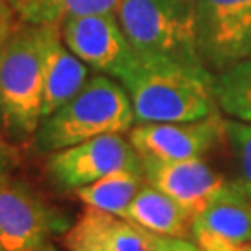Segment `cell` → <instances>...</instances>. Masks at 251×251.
Wrapping results in <instances>:
<instances>
[{"instance_id": "obj_1", "label": "cell", "mask_w": 251, "mask_h": 251, "mask_svg": "<svg viewBox=\"0 0 251 251\" xmlns=\"http://www.w3.org/2000/svg\"><path fill=\"white\" fill-rule=\"evenodd\" d=\"M119 82L132 102L136 125L198 121L220 112L214 75L206 65L136 54Z\"/></svg>"}, {"instance_id": "obj_2", "label": "cell", "mask_w": 251, "mask_h": 251, "mask_svg": "<svg viewBox=\"0 0 251 251\" xmlns=\"http://www.w3.org/2000/svg\"><path fill=\"white\" fill-rule=\"evenodd\" d=\"M134 125L132 102L121 82L97 73L71 100L41 119L34 145L50 154L95 136L123 134Z\"/></svg>"}, {"instance_id": "obj_3", "label": "cell", "mask_w": 251, "mask_h": 251, "mask_svg": "<svg viewBox=\"0 0 251 251\" xmlns=\"http://www.w3.org/2000/svg\"><path fill=\"white\" fill-rule=\"evenodd\" d=\"M43 119V26L21 23L0 47V130L34 138Z\"/></svg>"}, {"instance_id": "obj_4", "label": "cell", "mask_w": 251, "mask_h": 251, "mask_svg": "<svg viewBox=\"0 0 251 251\" xmlns=\"http://www.w3.org/2000/svg\"><path fill=\"white\" fill-rule=\"evenodd\" d=\"M116 15L136 54L205 65L198 45L196 0H119Z\"/></svg>"}, {"instance_id": "obj_5", "label": "cell", "mask_w": 251, "mask_h": 251, "mask_svg": "<svg viewBox=\"0 0 251 251\" xmlns=\"http://www.w3.org/2000/svg\"><path fill=\"white\" fill-rule=\"evenodd\" d=\"M199 54L220 73L251 58V0H196Z\"/></svg>"}, {"instance_id": "obj_6", "label": "cell", "mask_w": 251, "mask_h": 251, "mask_svg": "<svg viewBox=\"0 0 251 251\" xmlns=\"http://www.w3.org/2000/svg\"><path fill=\"white\" fill-rule=\"evenodd\" d=\"M65 222L25 182L0 180V251H41Z\"/></svg>"}, {"instance_id": "obj_7", "label": "cell", "mask_w": 251, "mask_h": 251, "mask_svg": "<svg viewBox=\"0 0 251 251\" xmlns=\"http://www.w3.org/2000/svg\"><path fill=\"white\" fill-rule=\"evenodd\" d=\"M142 168V158L123 134H102L50 152L49 177L63 190H78L110 173Z\"/></svg>"}, {"instance_id": "obj_8", "label": "cell", "mask_w": 251, "mask_h": 251, "mask_svg": "<svg viewBox=\"0 0 251 251\" xmlns=\"http://www.w3.org/2000/svg\"><path fill=\"white\" fill-rule=\"evenodd\" d=\"M60 32L69 50L91 71L108 75L117 82L136 58L116 11L69 17L60 25Z\"/></svg>"}, {"instance_id": "obj_9", "label": "cell", "mask_w": 251, "mask_h": 251, "mask_svg": "<svg viewBox=\"0 0 251 251\" xmlns=\"http://www.w3.org/2000/svg\"><path fill=\"white\" fill-rule=\"evenodd\" d=\"M128 140L140 158L188 160L203 158L225 140V119L220 112L198 121L140 123L128 130Z\"/></svg>"}, {"instance_id": "obj_10", "label": "cell", "mask_w": 251, "mask_h": 251, "mask_svg": "<svg viewBox=\"0 0 251 251\" xmlns=\"http://www.w3.org/2000/svg\"><path fill=\"white\" fill-rule=\"evenodd\" d=\"M145 180L166 196L175 199L190 214L196 216L229 184L203 158L154 160L142 158Z\"/></svg>"}, {"instance_id": "obj_11", "label": "cell", "mask_w": 251, "mask_h": 251, "mask_svg": "<svg viewBox=\"0 0 251 251\" xmlns=\"http://www.w3.org/2000/svg\"><path fill=\"white\" fill-rule=\"evenodd\" d=\"M156 234L88 206L63 236L67 251H156Z\"/></svg>"}, {"instance_id": "obj_12", "label": "cell", "mask_w": 251, "mask_h": 251, "mask_svg": "<svg viewBox=\"0 0 251 251\" xmlns=\"http://www.w3.org/2000/svg\"><path fill=\"white\" fill-rule=\"evenodd\" d=\"M43 26V117L71 100L90 80L91 69L65 45L58 25Z\"/></svg>"}, {"instance_id": "obj_13", "label": "cell", "mask_w": 251, "mask_h": 251, "mask_svg": "<svg viewBox=\"0 0 251 251\" xmlns=\"http://www.w3.org/2000/svg\"><path fill=\"white\" fill-rule=\"evenodd\" d=\"M192 236H214L229 242H251V199L231 182L194 218Z\"/></svg>"}, {"instance_id": "obj_14", "label": "cell", "mask_w": 251, "mask_h": 251, "mask_svg": "<svg viewBox=\"0 0 251 251\" xmlns=\"http://www.w3.org/2000/svg\"><path fill=\"white\" fill-rule=\"evenodd\" d=\"M121 218L156 236L171 238H188L194 227V216L147 180Z\"/></svg>"}, {"instance_id": "obj_15", "label": "cell", "mask_w": 251, "mask_h": 251, "mask_svg": "<svg viewBox=\"0 0 251 251\" xmlns=\"http://www.w3.org/2000/svg\"><path fill=\"white\" fill-rule=\"evenodd\" d=\"M144 166L134 170H121L110 173L102 179L91 182L88 186L75 190L76 198L86 206L97 208L108 214L123 216L132 199L144 186Z\"/></svg>"}, {"instance_id": "obj_16", "label": "cell", "mask_w": 251, "mask_h": 251, "mask_svg": "<svg viewBox=\"0 0 251 251\" xmlns=\"http://www.w3.org/2000/svg\"><path fill=\"white\" fill-rule=\"evenodd\" d=\"M15 17L28 25H62L65 19L116 11L119 0H9Z\"/></svg>"}, {"instance_id": "obj_17", "label": "cell", "mask_w": 251, "mask_h": 251, "mask_svg": "<svg viewBox=\"0 0 251 251\" xmlns=\"http://www.w3.org/2000/svg\"><path fill=\"white\" fill-rule=\"evenodd\" d=\"M214 95L224 114L251 123V58L216 73Z\"/></svg>"}, {"instance_id": "obj_18", "label": "cell", "mask_w": 251, "mask_h": 251, "mask_svg": "<svg viewBox=\"0 0 251 251\" xmlns=\"http://www.w3.org/2000/svg\"><path fill=\"white\" fill-rule=\"evenodd\" d=\"M225 140L236 156L240 173L238 184L251 199V123L225 119Z\"/></svg>"}, {"instance_id": "obj_19", "label": "cell", "mask_w": 251, "mask_h": 251, "mask_svg": "<svg viewBox=\"0 0 251 251\" xmlns=\"http://www.w3.org/2000/svg\"><path fill=\"white\" fill-rule=\"evenodd\" d=\"M194 240L205 251H251V242H229L214 236H198Z\"/></svg>"}, {"instance_id": "obj_20", "label": "cell", "mask_w": 251, "mask_h": 251, "mask_svg": "<svg viewBox=\"0 0 251 251\" xmlns=\"http://www.w3.org/2000/svg\"><path fill=\"white\" fill-rule=\"evenodd\" d=\"M156 251H205L198 242L188 238H171V236H158L156 238Z\"/></svg>"}, {"instance_id": "obj_21", "label": "cell", "mask_w": 251, "mask_h": 251, "mask_svg": "<svg viewBox=\"0 0 251 251\" xmlns=\"http://www.w3.org/2000/svg\"><path fill=\"white\" fill-rule=\"evenodd\" d=\"M15 25H17V17L9 0H0V47L8 39Z\"/></svg>"}, {"instance_id": "obj_22", "label": "cell", "mask_w": 251, "mask_h": 251, "mask_svg": "<svg viewBox=\"0 0 251 251\" xmlns=\"http://www.w3.org/2000/svg\"><path fill=\"white\" fill-rule=\"evenodd\" d=\"M15 162H17V156H15L13 147L8 144L6 136L0 132V180L11 175Z\"/></svg>"}]
</instances>
